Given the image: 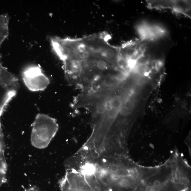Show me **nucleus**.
I'll return each mask as SVG.
<instances>
[{"label":"nucleus","instance_id":"14","mask_svg":"<svg viewBox=\"0 0 191 191\" xmlns=\"http://www.w3.org/2000/svg\"><path fill=\"white\" fill-rule=\"evenodd\" d=\"M23 191H40L39 189L37 187H34L29 188Z\"/></svg>","mask_w":191,"mask_h":191},{"label":"nucleus","instance_id":"5","mask_svg":"<svg viewBox=\"0 0 191 191\" xmlns=\"http://www.w3.org/2000/svg\"><path fill=\"white\" fill-rule=\"evenodd\" d=\"M16 94V90L13 86L0 80V131L2 130L1 117L6 107Z\"/></svg>","mask_w":191,"mask_h":191},{"label":"nucleus","instance_id":"6","mask_svg":"<svg viewBox=\"0 0 191 191\" xmlns=\"http://www.w3.org/2000/svg\"><path fill=\"white\" fill-rule=\"evenodd\" d=\"M110 101L112 108L119 111V109L122 107V101L120 97H115Z\"/></svg>","mask_w":191,"mask_h":191},{"label":"nucleus","instance_id":"16","mask_svg":"<svg viewBox=\"0 0 191 191\" xmlns=\"http://www.w3.org/2000/svg\"><path fill=\"white\" fill-rule=\"evenodd\" d=\"M160 182L158 180H156L154 182V185L155 187H159L160 185Z\"/></svg>","mask_w":191,"mask_h":191},{"label":"nucleus","instance_id":"3","mask_svg":"<svg viewBox=\"0 0 191 191\" xmlns=\"http://www.w3.org/2000/svg\"><path fill=\"white\" fill-rule=\"evenodd\" d=\"M136 30L140 40L148 42L159 41L166 38L168 31L161 25L147 22H142L137 26Z\"/></svg>","mask_w":191,"mask_h":191},{"label":"nucleus","instance_id":"18","mask_svg":"<svg viewBox=\"0 0 191 191\" xmlns=\"http://www.w3.org/2000/svg\"><path fill=\"white\" fill-rule=\"evenodd\" d=\"M153 188L151 186H148L146 188V191H153Z\"/></svg>","mask_w":191,"mask_h":191},{"label":"nucleus","instance_id":"11","mask_svg":"<svg viewBox=\"0 0 191 191\" xmlns=\"http://www.w3.org/2000/svg\"><path fill=\"white\" fill-rule=\"evenodd\" d=\"M120 184L121 187H126L128 186L129 184V182L128 179H121L120 182Z\"/></svg>","mask_w":191,"mask_h":191},{"label":"nucleus","instance_id":"1","mask_svg":"<svg viewBox=\"0 0 191 191\" xmlns=\"http://www.w3.org/2000/svg\"><path fill=\"white\" fill-rule=\"evenodd\" d=\"M59 129L56 120L45 114H39L33 123L31 141L37 149H45L48 146Z\"/></svg>","mask_w":191,"mask_h":191},{"label":"nucleus","instance_id":"19","mask_svg":"<svg viewBox=\"0 0 191 191\" xmlns=\"http://www.w3.org/2000/svg\"><path fill=\"white\" fill-rule=\"evenodd\" d=\"M181 191H187L186 189H184L182 190Z\"/></svg>","mask_w":191,"mask_h":191},{"label":"nucleus","instance_id":"10","mask_svg":"<svg viewBox=\"0 0 191 191\" xmlns=\"http://www.w3.org/2000/svg\"><path fill=\"white\" fill-rule=\"evenodd\" d=\"M119 113L121 116H125L129 114V111L124 106L121 107L119 110Z\"/></svg>","mask_w":191,"mask_h":191},{"label":"nucleus","instance_id":"4","mask_svg":"<svg viewBox=\"0 0 191 191\" xmlns=\"http://www.w3.org/2000/svg\"><path fill=\"white\" fill-rule=\"evenodd\" d=\"M148 7L150 9H170L175 13L189 17L191 4L189 1H147Z\"/></svg>","mask_w":191,"mask_h":191},{"label":"nucleus","instance_id":"13","mask_svg":"<svg viewBox=\"0 0 191 191\" xmlns=\"http://www.w3.org/2000/svg\"><path fill=\"white\" fill-rule=\"evenodd\" d=\"M118 169H118V166L115 165H113L111 166V168H110L111 171L113 173H115Z\"/></svg>","mask_w":191,"mask_h":191},{"label":"nucleus","instance_id":"7","mask_svg":"<svg viewBox=\"0 0 191 191\" xmlns=\"http://www.w3.org/2000/svg\"><path fill=\"white\" fill-rule=\"evenodd\" d=\"M107 111L105 103L98 104L96 107V112L99 114H104Z\"/></svg>","mask_w":191,"mask_h":191},{"label":"nucleus","instance_id":"8","mask_svg":"<svg viewBox=\"0 0 191 191\" xmlns=\"http://www.w3.org/2000/svg\"><path fill=\"white\" fill-rule=\"evenodd\" d=\"M108 111V117L111 119H114V118H116L119 113V111L118 110L113 108H111Z\"/></svg>","mask_w":191,"mask_h":191},{"label":"nucleus","instance_id":"15","mask_svg":"<svg viewBox=\"0 0 191 191\" xmlns=\"http://www.w3.org/2000/svg\"><path fill=\"white\" fill-rule=\"evenodd\" d=\"M182 183L184 185H187L189 183L190 181L188 178H184L182 179Z\"/></svg>","mask_w":191,"mask_h":191},{"label":"nucleus","instance_id":"17","mask_svg":"<svg viewBox=\"0 0 191 191\" xmlns=\"http://www.w3.org/2000/svg\"><path fill=\"white\" fill-rule=\"evenodd\" d=\"M173 182L174 183L178 184L180 182V180H179V179H178V178H175L173 179Z\"/></svg>","mask_w":191,"mask_h":191},{"label":"nucleus","instance_id":"2","mask_svg":"<svg viewBox=\"0 0 191 191\" xmlns=\"http://www.w3.org/2000/svg\"><path fill=\"white\" fill-rule=\"evenodd\" d=\"M22 77L26 87L34 92L43 91L50 83L49 79L38 66L27 67L23 71Z\"/></svg>","mask_w":191,"mask_h":191},{"label":"nucleus","instance_id":"9","mask_svg":"<svg viewBox=\"0 0 191 191\" xmlns=\"http://www.w3.org/2000/svg\"><path fill=\"white\" fill-rule=\"evenodd\" d=\"M124 107L129 111L135 107L134 102L131 99H127L125 102Z\"/></svg>","mask_w":191,"mask_h":191},{"label":"nucleus","instance_id":"12","mask_svg":"<svg viewBox=\"0 0 191 191\" xmlns=\"http://www.w3.org/2000/svg\"><path fill=\"white\" fill-rule=\"evenodd\" d=\"M115 173L116 175L120 177V176H123L124 174V171L122 169H118Z\"/></svg>","mask_w":191,"mask_h":191}]
</instances>
